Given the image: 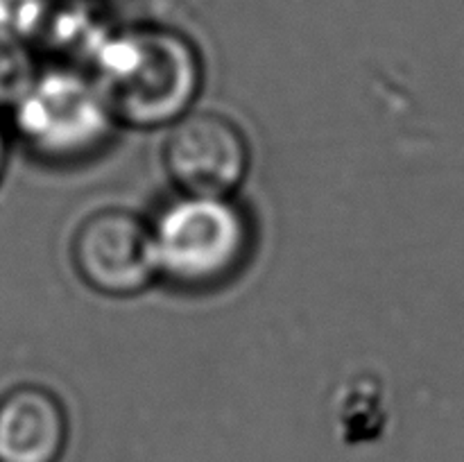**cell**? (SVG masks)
Wrapping results in <instances>:
<instances>
[{"mask_svg":"<svg viewBox=\"0 0 464 462\" xmlns=\"http://www.w3.org/2000/svg\"><path fill=\"white\" fill-rule=\"evenodd\" d=\"M89 75L102 91L118 127L168 130L195 109L204 62L184 32L143 23L116 27Z\"/></svg>","mask_w":464,"mask_h":462,"instance_id":"obj_1","label":"cell"},{"mask_svg":"<svg viewBox=\"0 0 464 462\" xmlns=\"http://www.w3.org/2000/svg\"><path fill=\"white\" fill-rule=\"evenodd\" d=\"M57 0H0V32L34 45Z\"/></svg>","mask_w":464,"mask_h":462,"instance_id":"obj_8","label":"cell"},{"mask_svg":"<svg viewBox=\"0 0 464 462\" xmlns=\"http://www.w3.org/2000/svg\"><path fill=\"white\" fill-rule=\"evenodd\" d=\"M9 122L18 143L50 163L93 157L118 127L93 77L68 66L41 68L9 111Z\"/></svg>","mask_w":464,"mask_h":462,"instance_id":"obj_3","label":"cell"},{"mask_svg":"<svg viewBox=\"0 0 464 462\" xmlns=\"http://www.w3.org/2000/svg\"><path fill=\"white\" fill-rule=\"evenodd\" d=\"M150 225L159 279L184 290L227 284L252 252V220L236 197L177 195Z\"/></svg>","mask_w":464,"mask_h":462,"instance_id":"obj_2","label":"cell"},{"mask_svg":"<svg viewBox=\"0 0 464 462\" xmlns=\"http://www.w3.org/2000/svg\"><path fill=\"white\" fill-rule=\"evenodd\" d=\"M7 157H9V134L7 127L0 120V184H3L5 170H7Z\"/></svg>","mask_w":464,"mask_h":462,"instance_id":"obj_9","label":"cell"},{"mask_svg":"<svg viewBox=\"0 0 464 462\" xmlns=\"http://www.w3.org/2000/svg\"><path fill=\"white\" fill-rule=\"evenodd\" d=\"M68 438L71 421L57 392L21 383L0 394V462H59Z\"/></svg>","mask_w":464,"mask_h":462,"instance_id":"obj_6","label":"cell"},{"mask_svg":"<svg viewBox=\"0 0 464 462\" xmlns=\"http://www.w3.org/2000/svg\"><path fill=\"white\" fill-rule=\"evenodd\" d=\"M71 265L100 297H136L159 281L152 225L122 207L89 213L72 231Z\"/></svg>","mask_w":464,"mask_h":462,"instance_id":"obj_4","label":"cell"},{"mask_svg":"<svg viewBox=\"0 0 464 462\" xmlns=\"http://www.w3.org/2000/svg\"><path fill=\"white\" fill-rule=\"evenodd\" d=\"M161 163L179 195L236 197L252 168V148L229 116L193 109L166 130Z\"/></svg>","mask_w":464,"mask_h":462,"instance_id":"obj_5","label":"cell"},{"mask_svg":"<svg viewBox=\"0 0 464 462\" xmlns=\"http://www.w3.org/2000/svg\"><path fill=\"white\" fill-rule=\"evenodd\" d=\"M39 71L34 45L0 32V113L12 111Z\"/></svg>","mask_w":464,"mask_h":462,"instance_id":"obj_7","label":"cell"}]
</instances>
